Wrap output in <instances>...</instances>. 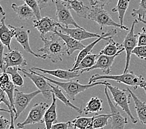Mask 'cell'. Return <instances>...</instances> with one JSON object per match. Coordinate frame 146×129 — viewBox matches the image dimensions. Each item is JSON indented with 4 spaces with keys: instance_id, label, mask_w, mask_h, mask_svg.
<instances>
[{
    "instance_id": "cell-1",
    "label": "cell",
    "mask_w": 146,
    "mask_h": 129,
    "mask_svg": "<svg viewBox=\"0 0 146 129\" xmlns=\"http://www.w3.org/2000/svg\"><path fill=\"white\" fill-rule=\"evenodd\" d=\"M44 42V47L39 48L37 51L43 53L46 58H48L53 63H57L63 60L62 57L67 53V46L64 40L53 32L49 39L40 37Z\"/></svg>"
},
{
    "instance_id": "cell-2",
    "label": "cell",
    "mask_w": 146,
    "mask_h": 129,
    "mask_svg": "<svg viewBox=\"0 0 146 129\" xmlns=\"http://www.w3.org/2000/svg\"><path fill=\"white\" fill-rule=\"evenodd\" d=\"M102 79H110L115 81L119 83H123L124 85L132 86L134 89L138 88H144L146 87V81L142 75L137 76L133 71L123 72L121 75H99L96 73L92 75L89 79L88 83L92 84L93 83L96 82L98 80Z\"/></svg>"
},
{
    "instance_id": "cell-3",
    "label": "cell",
    "mask_w": 146,
    "mask_h": 129,
    "mask_svg": "<svg viewBox=\"0 0 146 129\" xmlns=\"http://www.w3.org/2000/svg\"><path fill=\"white\" fill-rule=\"evenodd\" d=\"M40 76H42L44 78L46 79L48 82H50L52 84L55 85H57L60 86V88L63 89L64 91L66 93L69 99H70L73 101L75 99L76 96H77L78 94L81 93L83 91H85L89 88H93L94 86H98V85H106L108 81H96L95 83H93L92 84H87V85H83L79 83V81L77 80H70L68 81L62 82V81H58L56 80H54L51 79L50 78H48L44 75H41L39 73Z\"/></svg>"
},
{
    "instance_id": "cell-4",
    "label": "cell",
    "mask_w": 146,
    "mask_h": 129,
    "mask_svg": "<svg viewBox=\"0 0 146 129\" xmlns=\"http://www.w3.org/2000/svg\"><path fill=\"white\" fill-rule=\"evenodd\" d=\"M87 19L96 22L99 26L101 30H103L106 27H115L123 30H129L128 27L124 25H121L120 23H117L112 19L110 13L104 7L100 5H93L90 8Z\"/></svg>"
},
{
    "instance_id": "cell-5",
    "label": "cell",
    "mask_w": 146,
    "mask_h": 129,
    "mask_svg": "<svg viewBox=\"0 0 146 129\" xmlns=\"http://www.w3.org/2000/svg\"><path fill=\"white\" fill-rule=\"evenodd\" d=\"M110 91L114 103L117 106H119L123 109L124 112L129 117L130 119L133 124L137 123V119L132 114L129 108L131 104V97H132L130 93L128 91L127 88L121 89L116 86H113L111 83L108 82L105 85Z\"/></svg>"
},
{
    "instance_id": "cell-6",
    "label": "cell",
    "mask_w": 146,
    "mask_h": 129,
    "mask_svg": "<svg viewBox=\"0 0 146 129\" xmlns=\"http://www.w3.org/2000/svg\"><path fill=\"white\" fill-rule=\"evenodd\" d=\"M50 106L46 103H36L30 109L28 116L22 122H18L17 126L23 128L26 125L44 122V116Z\"/></svg>"
},
{
    "instance_id": "cell-7",
    "label": "cell",
    "mask_w": 146,
    "mask_h": 129,
    "mask_svg": "<svg viewBox=\"0 0 146 129\" xmlns=\"http://www.w3.org/2000/svg\"><path fill=\"white\" fill-rule=\"evenodd\" d=\"M19 69L23 73L25 77L29 78L34 83L37 89L40 91L44 98L50 99L51 97H52L53 93L50 86V83L40 76L39 73L36 72L32 69H29V71L21 68H19Z\"/></svg>"
},
{
    "instance_id": "cell-8",
    "label": "cell",
    "mask_w": 146,
    "mask_h": 129,
    "mask_svg": "<svg viewBox=\"0 0 146 129\" xmlns=\"http://www.w3.org/2000/svg\"><path fill=\"white\" fill-rule=\"evenodd\" d=\"M27 65V62L23 53L18 48H14L4 54L3 61L1 63L2 72H6L9 67H21Z\"/></svg>"
},
{
    "instance_id": "cell-9",
    "label": "cell",
    "mask_w": 146,
    "mask_h": 129,
    "mask_svg": "<svg viewBox=\"0 0 146 129\" xmlns=\"http://www.w3.org/2000/svg\"><path fill=\"white\" fill-rule=\"evenodd\" d=\"M40 93H41V92L39 89L30 93H25L21 91L18 89H15V97H14L15 107V120L18 119L20 115L24 112L34 97L39 95Z\"/></svg>"
},
{
    "instance_id": "cell-10",
    "label": "cell",
    "mask_w": 146,
    "mask_h": 129,
    "mask_svg": "<svg viewBox=\"0 0 146 129\" xmlns=\"http://www.w3.org/2000/svg\"><path fill=\"white\" fill-rule=\"evenodd\" d=\"M138 22L139 21L137 19L134 20V21L133 22V24L131 25V29L129 30L128 33L126 34L123 43L125 51H126V65H125V68L124 70V73L128 71V69L130 65L132 52L134 49L135 47L137 46L138 36L137 34H135L134 29L135 24H137Z\"/></svg>"
},
{
    "instance_id": "cell-11",
    "label": "cell",
    "mask_w": 146,
    "mask_h": 129,
    "mask_svg": "<svg viewBox=\"0 0 146 129\" xmlns=\"http://www.w3.org/2000/svg\"><path fill=\"white\" fill-rule=\"evenodd\" d=\"M56 7V16L58 22L65 27L69 25L74 26L75 27H82L75 21L70 12V9L67 4L62 0H54Z\"/></svg>"
},
{
    "instance_id": "cell-12",
    "label": "cell",
    "mask_w": 146,
    "mask_h": 129,
    "mask_svg": "<svg viewBox=\"0 0 146 129\" xmlns=\"http://www.w3.org/2000/svg\"><path fill=\"white\" fill-rule=\"evenodd\" d=\"M105 94L108 103L111 109V116L110 119L111 124L110 129H124L126 125L128 124V120L126 117H123L117 109V106L111 101L108 93V89L105 86Z\"/></svg>"
},
{
    "instance_id": "cell-13",
    "label": "cell",
    "mask_w": 146,
    "mask_h": 129,
    "mask_svg": "<svg viewBox=\"0 0 146 129\" xmlns=\"http://www.w3.org/2000/svg\"><path fill=\"white\" fill-rule=\"evenodd\" d=\"M117 34V30L116 29H112L111 30L108 31L106 32H102L101 34V37L97 38L96 40H94L92 43L88 44L87 46L85 47L81 51H80L79 54L75 58V62L73 65V67L71 69H69L70 71H74V69L78 67L80 63L84 58L86 55L92 53L93 48L95 47V45L98 44L99 42L102 40H109L111 37H112L114 35Z\"/></svg>"
},
{
    "instance_id": "cell-14",
    "label": "cell",
    "mask_w": 146,
    "mask_h": 129,
    "mask_svg": "<svg viewBox=\"0 0 146 129\" xmlns=\"http://www.w3.org/2000/svg\"><path fill=\"white\" fill-rule=\"evenodd\" d=\"M14 27V29L15 30V37L16 40L18 42V43L21 45L24 50L27 53L32 54L34 57L37 58H40L42 59H46L43 55L37 54L34 52L31 47L29 44V35L31 33V30L28 29H26L24 26L21 27Z\"/></svg>"
},
{
    "instance_id": "cell-15",
    "label": "cell",
    "mask_w": 146,
    "mask_h": 129,
    "mask_svg": "<svg viewBox=\"0 0 146 129\" xmlns=\"http://www.w3.org/2000/svg\"><path fill=\"white\" fill-rule=\"evenodd\" d=\"M60 24L50 17H44L39 20L33 21V27L39 31L40 37H45L48 32H54Z\"/></svg>"
},
{
    "instance_id": "cell-16",
    "label": "cell",
    "mask_w": 146,
    "mask_h": 129,
    "mask_svg": "<svg viewBox=\"0 0 146 129\" xmlns=\"http://www.w3.org/2000/svg\"><path fill=\"white\" fill-rule=\"evenodd\" d=\"M58 28L63 33L68 34L74 38L76 40L82 41L92 38H98L101 37V34L89 32L83 29V27H75V28H69L68 27H65L60 24Z\"/></svg>"
},
{
    "instance_id": "cell-17",
    "label": "cell",
    "mask_w": 146,
    "mask_h": 129,
    "mask_svg": "<svg viewBox=\"0 0 146 129\" xmlns=\"http://www.w3.org/2000/svg\"><path fill=\"white\" fill-rule=\"evenodd\" d=\"M118 56L117 55L114 56H108L106 55H100L97 59V61L95 65H93L92 68L85 69V70L80 71L81 74L85 72H89L94 69H100L105 75H110L111 72V67H112L114 59Z\"/></svg>"
},
{
    "instance_id": "cell-18",
    "label": "cell",
    "mask_w": 146,
    "mask_h": 129,
    "mask_svg": "<svg viewBox=\"0 0 146 129\" xmlns=\"http://www.w3.org/2000/svg\"><path fill=\"white\" fill-rule=\"evenodd\" d=\"M31 69L34 71H40L45 74H47L51 76H55V78L65 79V80H72L75 78H78L81 74L79 71H70V69H46L39 67H33Z\"/></svg>"
},
{
    "instance_id": "cell-19",
    "label": "cell",
    "mask_w": 146,
    "mask_h": 129,
    "mask_svg": "<svg viewBox=\"0 0 146 129\" xmlns=\"http://www.w3.org/2000/svg\"><path fill=\"white\" fill-rule=\"evenodd\" d=\"M6 16H4L0 22V39L1 42L8 48L9 51L12 50L11 44L13 37H15V30L11 25L7 26L5 22Z\"/></svg>"
},
{
    "instance_id": "cell-20",
    "label": "cell",
    "mask_w": 146,
    "mask_h": 129,
    "mask_svg": "<svg viewBox=\"0 0 146 129\" xmlns=\"http://www.w3.org/2000/svg\"><path fill=\"white\" fill-rule=\"evenodd\" d=\"M54 33L58 35L65 42L67 46V54L68 56H71L75 51H81L85 47V45H83L80 41L76 40L68 34L63 33L61 30H58L57 29Z\"/></svg>"
},
{
    "instance_id": "cell-21",
    "label": "cell",
    "mask_w": 146,
    "mask_h": 129,
    "mask_svg": "<svg viewBox=\"0 0 146 129\" xmlns=\"http://www.w3.org/2000/svg\"><path fill=\"white\" fill-rule=\"evenodd\" d=\"M52 104L44 116V122L46 124V129H51L52 125L57 122V97L55 96L54 94L52 95Z\"/></svg>"
},
{
    "instance_id": "cell-22",
    "label": "cell",
    "mask_w": 146,
    "mask_h": 129,
    "mask_svg": "<svg viewBox=\"0 0 146 129\" xmlns=\"http://www.w3.org/2000/svg\"><path fill=\"white\" fill-rule=\"evenodd\" d=\"M50 86L52 88V93L54 94V95L57 97V99L61 101L65 106H67L69 107L72 108V109L76 110V112H78L80 114H82L83 110L82 107H78L75 106V104L72 103L71 101L69 100V99L64 94L63 89H62L60 86L52 84V83H50Z\"/></svg>"
},
{
    "instance_id": "cell-23",
    "label": "cell",
    "mask_w": 146,
    "mask_h": 129,
    "mask_svg": "<svg viewBox=\"0 0 146 129\" xmlns=\"http://www.w3.org/2000/svg\"><path fill=\"white\" fill-rule=\"evenodd\" d=\"M125 50L123 44L116 42L112 37L108 40L105 47L100 52L99 55H106L108 56L119 55Z\"/></svg>"
},
{
    "instance_id": "cell-24",
    "label": "cell",
    "mask_w": 146,
    "mask_h": 129,
    "mask_svg": "<svg viewBox=\"0 0 146 129\" xmlns=\"http://www.w3.org/2000/svg\"><path fill=\"white\" fill-rule=\"evenodd\" d=\"M70 9H73L78 16L87 18L90 8L79 0H62Z\"/></svg>"
},
{
    "instance_id": "cell-25",
    "label": "cell",
    "mask_w": 146,
    "mask_h": 129,
    "mask_svg": "<svg viewBox=\"0 0 146 129\" xmlns=\"http://www.w3.org/2000/svg\"><path fill=\"white\" fill-rule=\"evenodd\" d=\"M127 89L130 93L132 98L134 100L135 109L136 110L138 118L142 124L146 125V104L142 102L129 88H127Z\"/></svg>"
},
{
    "instance_id": "cell-26",
    "label": "cell",
    "mask_w": 146,
    "mask_h": 129,
    "mask_svg": "<svg viewBox=\"0 0 146 129\" xmlns=\"http://www.w3.org/2000/svg\"><path fill=\"white\" fill-rule=\"evenodd\" d=\"M11 8L21 19L29 20L36 17L33 10L26 3L21 5H18L16 3H13Z\"/></svg>"
},
{
    "instance_id": "cell-27",
    "label": "cell",
    "mask_w": 146,
    "mask_h": 129,
    "mask_svg": "<svg viewBox=\"0 0 146 129\" xmlns=\"http://www.w3.org/2000/svg\"><path fill=\"white\" fill-rule=\"evenodd\" d=\"M103 101L98 97H93L86 103L85 107L83 109V111L86 115L88 113H93L97 114L101 111H102Z\"/></svg>"
},
{
    "instance_id": "cell-28",
    "label": "cell",
    "mask_w": 146,
    "mask_h": 129,
    "mask_svg": "<svg viewBox=\"0 0 146 129\" xmlns=\"http://www.w3.org/2000/svg\"><path fill=\"white\" fill-rule=\"evenodd\" d=\"M99 55V54H94L92 53L86 55L80 63L78 67L74 69V71H82L92 68L96 64Z\"/></svg>"
},
{
    "instance_id": "cell-29",
    "label": "cell",
    "mask_w": 146,
    "mask_h": 129,
    "mask_svg": "<svg viewBox=\"0 0 146 129\" xmlns=\"http://www.w3.org/2000/svg\"><path fill=\"white\" fill-rule=\"evenodd\" d=\"M130 0H118L116 6L112 9V12L118 13V19L121 25H124V16L129 5Z\"/></svg>"
},
{
    "instance_id": "cell-30",
    "label": "cell",
    "mask_w": 146,
    "mask_h": 129,
    "mask_svg": "<svg viewBox=\"0 0 146 129\" xmlns=\"http://www.w3.org/2000/svg\"><path fill=\"white\" fill-rule=\"evenodd\" d=\"M95 116L90 117H77L75 119L72 120V124L75 128L77 129H86L93 124V121L95 119Z\"/></svg>"
},
{
    "instance_id": "cell-31",
    "label": "cell",
    "mask_w": 146,
    "mask_h": 129,
    "mask_svg": "<svg viewBox=\"0 0 146 129\" xmlns=\"http://www.w3.org/2000/svg\"><path fill=\"white\" fill-rule=\"evenodd\" d=\"M111 114H96L93 121V127L95 129H102L109 124Z\"/></svg>"
},
{
    "instance_id": "cell-32",
    "label": "cell",
    "mask_w": 146,
    "mask_h": 129,
    "mask_svg": "<svg viewBox=\"0 0 146 129\" xmlns=\"http://www.w3.org/2000/svg\"><path fill=\"white\" fill-rule=\"evenodd\" d=\"M19 67H9L6 72L11 76L12 81L16 86L23 87L24 86V79L19 73Z\"/></svg>"
},
{
    "instance_id": "cell-33",
    "label": "cell",
    "mask_w": 146,
    "mask_h": 129,
    "mask_svg": "<svg viewBox=\"0 0 146 129\" xmlns=\"http://www.w3.org/2000/svg\"><path fill=\"white\" fill-rule=\"evenodd\" d=\"M1 89H3L6 93L8 98L11 103V106L14 112H15V101H14V97H15V85L14 84L12 81H10L4 86H1Z\"/></svg>"
},
{
    "instance_id": "cell-34",
    "label": "cell",
    "mask_w": 146,
    "mask_h": 129,
    "mask_svg": "<svg viewBox=\"0 0 146 129\" xmlns=\"http://www.w3.org/2000/svg\"><path fill=\"white\" fill-rule=\"evenodd\" d=\"M131 15L133 17L137 15L139 18L145 19L146 16V0H141L139 8L137 9H133Z\"/></svg>"
},
{
    "instance_id": "cell-35",
    "label": "cell",
    "mask_w": 146,
    "mask_h": 129,
    "mask_svg": "<svg viewBox=\"0 0 146 129\" xmlns=\"http://www.w3.org/2000/svg\"><path fill=\"white\" fill-rule=\"evenodd\" d=\"M23 1L33 10L36 19L39 20L42 18L40 9L36 0H23Z\"/></svg>"
},
{
    "instance_id": "cell-36",
    "label": "cell",
    "mask_w": 146,
    "mask_h": 129,
    "mask_svg": "<svg viewBox=\"0 0 146 129\" xmlns=\"http://www.w3.org/2000/svg\"><path fill=\"white\" fill-rule=\"evenodd\" d=\"M132 54L135 55L142 60H146V46H137L132 52Z\"/></svg>"
},
{
    "instance_id": "cell-37",
    "label": "cell",
    "mask_w": 146,
    "mask_h": 129,
    "mask_svg": "<svg viewBox=\"0 0 146 129\" xmlns=\"http://www.w3.org/2000/svg\"><path fill=\"white\" fill-rule=\"evenodd\" d=\"M137 46H146V29L144 27L142 28V31L137 34Z\"/></svg>"
},
{
    "instance_id": "cell-38",
    "label": "cell",
    "mask_w": 146,
    "mask_h": 129,
    "mask_svg": "<svg viewBox=\"0 0 146 129\" xmlns=\"http://www.w3.org/2000/svg\"><path fill=\"white\" fill-rule=\"evenodd\" d=\"M0 103H5V105L8 107L9 109H12L11 103H10V101L8 96H7L6 93L3 89H0Z\"/></svg>"
},
{
    "instance_id": "cell-39",
    "label": "cell",
    "mask_w": 146,
    "mask_h": 129,
    "mask_svg": "<svg viewBox=\"0 0 146 129\" xmlns=\"http://www.w3.org/2000/svg\"><path fill=\"white\" fill-rule=\"evenodd\" d=\"M72 125V122H64L54 123L51 129H69Z\"/></svg>"
},
{
    "instance_id": "cell-40",
    "label": "cell",
    "mask_w": 146,
    "mask_h": 129,
    "mask_svg": "<svg viewBox=\"0 0 146 129\" xmlns=\"http://www.w3.org/2000/svg\"><path fill=\"white\" fill-rule=\"evenodd\" d=\"M11 122L3 116L0 117V129H8Z\"/></svg>"
},
{
    "instance_id": "cell-41",
    "label": "cell",
    "mask_w": 146,
    "mask_h": 129,
    "mask_svg": "<svg viewBox=\"0 0 146 129\" xmlns=\"http://www.w3.org/2000/svg\"><path fill=\"white\" fill-rule=\"evenodd\" d=\"M10 81L8 74L6 72H2L0 76V86H4Z\"/></svg>"
},
{
    "instance_id": "cell-42",
    "label": "cell",
    "mask_w": 146,
    "mask_h": 129,
    "mask_svg": "<svg viewBox=\"0 0 146 129\" xmlns=\"http://www.w3.org/2000/svg\"><path fill=\"white\" fill-rule=\"evenodd\" d=\"M39 8L41 9L46 8V7L49 6L52 3L54 2V0H36Z\"/></svg>"
},
{
    "instance_id": "cell-43",
    "label": "cell",
    "mask_w": 146,
    "mask_h": 129,
    "mask_svg": "<svg viewBox=\"0 0 146 129\" xmlns=\"http://www.w3.org/2000/svg\"><path fill=\"white\" fill-rule=\"evenodd\" d=\"M10 112L9 113L10 115V122H11V124H10V126L8 129H16L15 126V113L14 112L13 109H10Z\"/></svg>"
},
{
    "instance_id": "cell-44",
    "label": "cell",
    "mask_w": 146,
    "mask_h": 129,
    "mask_svg": "<svg viewBox=\"0 0 146 129\" xmlns=\"http://www.w3.org/2000/svg\"><path fill=\"white\" fill-rule=\"evenodd\" d=\"M95 2V5H100L102 6H105L107 5H109L110 3L113 1V0H93Z\"/></svg>"
},
{
    "instance_id": "cell-45",
    "label": "cell",
    "mask_w": 146,
    "mask_h": 129,
    "mask_svg": "<svg viewBox=\"0 0 146 129\" xmlns=\"http://www.w3.org/2000/svg\"><path fill=\"white\" fill-rule=\"evenodd\" d=\"M0 12H1V14L3 16L6 15V13L4 11V9H3V8L1 5V10H0Z\"/></svg>"
},
{
    "instance_id": "cell-46",
    "label": "cell",
    "mask_w": 146,
    "mask_h": 129,
    "mask_svg": "<svg viewBox=\"0 0 146 129\" xmlns=\"http://www.w3.org/2000/svg\"><path fill=\"white\" fill-rule=\"evenodd\" d=\"M89 1H90V5H91V6L95 5V2H94L93 0H89Z\"/></svg>"
},
{
    "instance_id": "cell-47",
    "label": "cell",
    "mask_w": 146,
    "mask_h": 129,
    "mask_svg": "<svg viewBox=\"0 0 146 129\" xmlns=\"http://www.w3.org/2000/svg\"><path fill=\"white\" fill-rule=\"evenodd\" d=\"M86 129H95V128H93V125H90V126H89L88 127L86 128Z\"/></svg>"
},
{
    "instance_id": "cell-48",
    "label": "cell",
    "mask_w": 146,
    "mask_h": 129,
    "mask_svg": "<svg viewBox=\"0 0 146 129\" xmlns=\"http://www.w3.org/2000/svg\"><path fill=\"white\" fill-rule=\"evenodd\" d=\"M69 129H77V128H75L74 126H73L72 124V125H71V126H70V127L69 128Z\"/></svg>"
},
{
    "instance_id": "cell-49",
    "label": "cell",
    "mask_w": 146,
    "mask_h": 129,
    "mask_svg": "<svg viewBox=\"0 0 146 129\" xmlns=\"http://www.w3.org/2000/svg\"><path fill=\"white\" fill-rule=\"evenodd\" d=\"M21 129H26V128H21ZM37 129H41V128H38ZM42 129H46V127H45V128H42Z\"/></svg>"
},
{
    "instance_id": "cell-50",
    "label": "cell",
    "mask_w": 146,
    "mask_h": 129,
    "mask_svg": "<svg viewBox=\"0 0 146 129\" xmlns=\"http://www.w3.org/2000/svg\"><path fill=\"white\" fill-rule=\"evenodd\" d=\"M143 89H144V91H145V94H146V87H144V88Z\"/></svg>"
},
{
    "instance_id": "cell-51",
    "label": "cell",
    "mask_w": 146,
    "mask_h": 129,
    "mask_svg": "<svg viewBox=\"0 0 146 129\" xmlns=\"http://www.w3.org/2000/svg\"><path fill=\"white\" fill-rule=\"evenodd\" d=\"M102 129H105V128H102Z\"/></svg>"
},
{
    "instance_id": "cell-52",
    "label": "cell",
    "mask_w": 146,
    "mask_h": 129,
    "mask_svg": "<svg viewBox=\"0 0 146 129\" xmlns=\"http://www.w3.org/2000/svg\"><path fill=\"white\" fill-rule=\"evenodd\" d=\"M132 129H135V128H132Z\"/></svg>"
}]
</instances>
